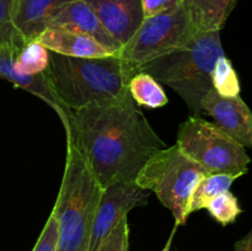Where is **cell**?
<instances>
[{
  "label": "cell",
  "instance_id": "obj_1",
  "mask_svg": "<svg viewBox=\"0 0 252 251\" xmlns=\"http://www.w3.org/2000/svg\"><path fill=\"white\" fill-rule=\"evenodd\" d=\"M66 142L101 188L117 181L135 182L145 162L166 148L128 91L115 100L66 110Z\"/></svg>",
  "mask_w": 252,
  "mask_h": 251
},
{
  "label": "cell",
  "instance_id": "obj_2",
  "mask_svg": "<svg viewBox=\"0 0 252 251\" xmlns=\"http://www.w3.org/2000/svg\"><path fill=\"white\" fill-rule=\"evenodd\" d=\"M43 78L64 110L115 100L128 91L135 71L120 57L75 58L49 51Z\"/></svg>",
  "mask_w": 252,
  "mask_h": 251
},
{
  "label": "cell",
  "instance_id": "obj_3",
  "mask_svg": "<svg viewBox=\"0 0 252 251\" xmlns=\"http://www.w3.org/2000/svg\"><path fill=\"white\" fill-rule=\"evenodd\" d=\"M223 56L220 31H197L184 46L143 64L137 71H144L170 86L193 116H201L202 98L213 89L212 73Z\"/></svg>",
  "mask_w": 252,
  "mask_h": 251
},
{
  "label": "cell",
  "instance_id": "obj_4",
  "mask_svg": "<svg viewBox=\"0 0 252 251\" xmlns=\"http://www.w3.org/2000/svg\"><path fill=\"white\" fill-rule=\"evenodd\" d=\"M101 187L75 148L66 142V159L53 213L58 220L56 251H89Z\"/></svg>",
  "mask_w": 252,
  "mask_h": 251
},
{
  "label": "cell",
  "instance_id": "obj_5",
  "mask_svg": "<svg viewBox=\"0 0 252 251\" xmlns=\"http://www.w3.org/2000/svg\"><path fill=\"white\" fill-rule=\"evenodd\" d=\"M206 175L209 174L175 144L155 153L142 167L135 184L154 192L170 209L177 225H185L191 216L192 194Z\"/></svg>",
  "mask_w": 252,
  "mask_h": 251
},
{
  "label": "cell",
  "instance_id": "obj_6",
  "mask_svg": "<svg viewBox=\"0 0 252 251\" xmlns=\"http://www.w3.org/2000/svg\"><path fill=\"white\" fill-rule=\"evenodd\" d=\"M176 145L207 174H248L251 159L245 147L218 126L191 116L179 127Z\"/></svg>",
  "mask_w": 252,
  "mask_h": 251
},
{
  "label": "cell",
  "instance_id": "obj_7",
  "mask_svg": "<svg viewBox=\"0 0 252 251\" xmlns=\"http://www.w3.org/2000/svg\"><path fill=\"white\" fill-rule=\"evenodd\" d=\"M197 32L184 6L155 16L144 17L132 38L117 56L137 73L143 64L180 48Z\"/></svg>",
  "mask_w": 252,
  "mask_h": 251
},
{
  "label": "cell",
  "instance_id": "obj_8",
  "mask_svg": "<svg viewBox=\"0 0 252 251\" xmlns=\"http://www.w3.org/2000/svg\"><path fill=\"white\" fill-rule=\"evenodd\" d=\"M150 192L135 182L117 181L101 189L94 218L89 251H96L103 239L135 207L145 206Z\"/></svg>",
  "mask_w": 252,
  "mask_h": 251
},
{
  "label": "cell",
  "instance_id": "obj_9",
  "mask_svg": "<svg viewBox=\"0 0 252 251\" xmlns=\"http://www.w3.org/2000/svg\"><path fill=\"white\" fill-rule=\"evenodd\" d=\"M201 112L239 144L252 148V111L240 96L224 97L212 89L202 98Z\"/></svg>",
  "mask_w": 252,
  "mask_h": 251
},
{
  "label": "cell",
  "instance_id": "obj_10",
  "mask_svg": "<svg viewBox=\"0 0 252 251\" xmlns=\"http://www.w3.org/2000/svg\"><path fill=\"white\" fill-rule=\"evenodd\" d=\"M95 12L103 29L121 47L144 20L140 0H83Z\"/></svg>",
  "mask_w": 252,
  "mask_h": 251
},
{
  "label": "cell",
  "instance_id": "obj_11",
  "mask_svg": "<svg viewBox=\"0 0 252 251\" xmlns=\"http://www.w3.org/2000/svg\"><path fill=\"white\" fill-rule=\"evenodd\" d=\"M52 29H63L91 37L102 46L120 52V46L112 39L96 17L95 12L83 0H73L63 5L49 22Z\"/></svg>",
  "mask_w": 252,
  "mask_h": 251
},
{
  "label": "cell",
  "instance_id": "obj_12",
  "mask_svg": "<svg viewBox=\"0 0 252 251\" xmlns=\"http://www.w3.org/2000/svg\"><path fill=\"white\" fill-rule=\"evenodd\" d=\"M73 0H12L11 21L27 42L36 41L49 26L56 12Z\"/></svg>",
  "mask_w": 252,
  "mask_h": 251
},
{
  "label": "cell",
  "instance_id": "obj_13",
  "mask_svg": "<svg viewBox=\"0 0 252 251\" xmlns=\"http://www.w3.org/2000/svg\"><path fill=\"white\" fill-rule=\"evenodd\" d=\"M21 49H17L11 46H0V78L10 81L14 84L16 88L24 89L27 93L37 96L42 101L47 103L49 107L56 111L62 121V125L65 127L68 125V118H66V111L63 106L59 103L56 96L51 91V89L47 85L46 79L43 78V74L33 76L20 75L15 70V59Z\"/></svg>",
  "mask_w": 252,
  "mask_h": 251
},
{
  "label": "cell",
  "instance_id": "obj_14",
  "mask_svg": "<svg viewBox=\"0 0 252 251\" xmlns=\"http://www.w3.org/2000/svg\"><path fill=\"white\" fill-rule=\"evenodd\" d=\"M48 51L75 58H101L116 56L117 52L107 48L86 34L63 29H47L37 38Z\"/></svg>",
  "mask_w": 252,
  "mask_h": 251
},
{
  "label": "cell",
  "instance_id": "obj_15",
  "mask_svg": "<svg viewBox=\"0 0 252 251\" xmlns=\"http://www.w3.org/2000/svg\"><path fill=\"white\" fill-rule=\"evenodd\" d=\"M238 0H185L184 9L198 32L220 31Z\"/></svg>",
  "mask_w": 252,
  "mask_h": 251
},
{
  "label": "cell",
  "instance_id": "obj_16",
  "mask_svg": "<svg viewBox=\"0 0 252 251\" xmlns=\"http://www.w3.org/2000/svg\"><path fill=\"white\" fill-rule=\"evenodd\" d=\"M128 93L138 106L148 108L164 107L169 100L158 80L144 71H137L128 83Z\"/></svg>",
  "mask_w": 252,
  "mask_h": 251
},
{
  "label": "cell",
  "instance_id": "obj_17",
  "mask_svg": "<svg viewBox=\"0 0 252 251\" xmlns=\"http://www.w3.org/2000/svg\"><path fill=\"white\" fill-rule=\"evenodd\" d=\"M241 177L238 174H209L199 181L192 194L189 203V213L203 209L209 199L218 194L230 191L231 185L236 179Z\"/></svg>",
  "mask_w": 252,
  "mask_h": 251
},
{
  "label": "cell",
  "instance_id": "obj_18",
  "mask_svg": "<svg viewBox=\"0 0 252 251\" xmlns=\"http://www.w3.org/2000/svg\"><path fill=\"white\" fill-rule=\"evenodd\" d=\"M49 63V51L39 41H30L15 59V70L20 75H39Z\"/></svg>",
  "mask_w": 252,
  "mask_h": 251
},
{
  "label": "cell",
  "instance_id": "obj_19",
  "mask_svg": "<svg viewBox=\"0 0 252 251\" xmlns=\"http://www.w3.org/2000/svg\"><path fill=\"white\" fill-rule=\"evenodd\" d=\"M212 86L217 94L224 97L240 96V81L233 63L225 56L220 57L212 73Z\"/></svg>",
  "mask_w": 252,
  "mask_h": 251
},
{
  "label": "cell",
  "instance_id": "obj_20",
  "mask_svg": "<svg viewBox=\"0 0 252 251\" xmlns=\"http://www.w3.org/2000/svg\"><path fill=\"white\" fill-rule=\"evenodd\" d=\"M204 208L209 212L212 218L216 219L223 226L234 223L236 218L243 213L238 198L230 191L224 192L209 199Z\"/></svg>",
  "mask_w": 252,
  "mask_h": 251
},
{
  "label": "cell",
  "instance_id": "obj_21",
  "mask_svg": "<svg viewBox=\"0 0 252 251\" xmlns=\"http://www.w3.org/2000/svg\"><path fill=\"white\" fill-rule=\"evenodd\" d=\"M11 4L12 0H0V46L22 49L26 41L12 25Z\"/></svg>",
  "mask_w": 252,
  "mask_h": 251
},
{
  "label": "cell",
  "instance_id": "obj_22",
  "mask_svg": "<svg viewBox=\"0 0 252 251\" xmlns=\"http://www.w3.org/2000/svg\"><path fill=\"white\" fill-rule=\"evenodd\" d=\"M129 230H128L127 217L121 219L117 225L111 230V233L106 236L100 244L96 251H125L129 248Z\"/></svg>",
  "mask_w": 252,
  "mask_h": 251
},
{
  "label": "cell",
  "instance_id": "obj_23",
  "mask_svg": "<svg viewBox=\"0 0 252 251\" xmlns=\"http://www.w3.org/2000/svg\"><path fill=\"white\" fill-rule=\"evenodd\" d=\"M58 244V220L52 212L32 251H56Z\"/></svg>",
  "mask_w": 252,
  "mask_h": 251
},
{
  "label": "cell",
  "instance_id": "obj_24",
  "mask_svg": "<svg viewBox=\"0 0 252 251\" xmlns=\"http://www.w3.org/2000/svg\"><path fill=\"white\" fill-rule=\"evenodd\" d=\"M185 0H140L144 17L172 11L184 5Z\"/></svg>",
  "mask_w": 252,
  "mask_h": 251
},
{
  "label": "cell",
  "instance_id": "obj_25",
  "mask_svg": "<svg viewBox=\"0 0 252 251\" xmlns=\"http://www.w3.org/2000/svg\"><path fill=\"white\" fill-rule=\"evenodd\" d=\"M234 251H252V229L235 244Z\"/></svg>",
  "mask_w": 252,
  "mask_h": 251
},
{
  "label": "cell",
  "instance_id": "obj_26",
  "mask_svg": "<svg viewBox=\"0 0 252 251\" xmlns=\"http://www.w3.org/2000/svg\"><path fill=\"white\" fill-rule=\"evenodd\" d=\"M171 239L172 238H170V240L167 241V244H166V245H165L164 250H162V251H169L170 250V246H171Z\"/></svg>",
  "mask_w": 252,
  "mask_h": 251
},
{
  "label": "cell",
  "instance_id": "obj_27",
  "mask_svg": "<svg viewBox=\"0 0 252 251\" xmlns=\"http://www.w3.org/2000/svg\"><path fill=\"white\" fill-rule=\"evenodd\" d=\"M125 251H129V248H127V249H126V250Z\"/></svg>",
  "mask_w": 252,
  "mask_h": 251
}]
</instances>
